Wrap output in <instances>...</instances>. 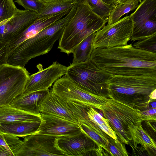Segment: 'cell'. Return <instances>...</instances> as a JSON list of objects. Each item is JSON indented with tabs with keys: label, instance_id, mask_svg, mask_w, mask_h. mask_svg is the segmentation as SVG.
Segmentation results:
<instances>
[{
	"label": "cell",
	"instance_id": "f1b7e54d",
	"mask_svg": "<svg viewBox=\"0 0 156 156\" xmlns=\"http://www.w3.org/2000/svg\"><path fill=\"white\" fill-rule=\"evenodd\" d=\"M108 144L105 152L108 156H128V154L125 145L118 139L108 136Z\"/></svg>",
	"mask_w": 156,
	"mask_h": 156
},
{
	"label": "cell",
	"instance_id": "ab89813d",
	"mask_svg": "<svg viewBox=\"0 0 156 156\" xmlns=\"http://www.w3.org/2000/svg\"><path fill=\"white\" fill-rule=\"evenodd\" d=\"M138 0L139 1V2H140L142 1V0Z\"/></svg>",
	"mask_w": 156,
	"mask_h": 156
},
{
	"label": "cell",
	"instance_id": "4fadbf2b",
	"mask_svg": "<svg viewBox=\"0 0 156 156\" xmlns=\"http://www.w3.org/2000/svg\"><path fill=\"white\" fill-rule=\"evenodd\" d=\"M38 16L33 11L17 8L12 17L0 23V44H8L37 20Z\"/></svg>",
	"mask_w": 156,
	"mask_h": 156
},
{
	"label": "cell",
	"instance_id": "5b68a950",
	"mask_svg": "<svg viewBox=\"0 0 156 156\" xmlns=\"http://www.w3.org/2000/svg\"><path fill=\"white\" fill-rule=\"evenodd\" d=\"M65 75L87 93L110 98L108 83L111 76L90 60L70 64L67 67Z\"/></svg>",
	"mask_w": 156,
	"mask_h": 156
},
{
	"label": "cell",
	"instance_id": "836d02e7",
	"mask_svg": "<svg viewBox=\"0 0 156 156\" xmlns=\"http://www.w3.org/2000/svg\"><path fill=\"white\" fill-rule=\"evenodd\" d=\"M156 108H149L141 111L143 121H156Z\"/></svg>",
	"mask_w": 156,
	"mask_h": 156
},
{
	"label": "cell",
	"instance_id": "52a82bcc",
	"mask_svg": "<svg viewBox=\"0 0 156 156\" xmlns=\"http://www.w3.org/2000/svg\"><path fill=\"white\" fill-rule=\"evenodd\" d=\"M29 76L25 67L7 63L0 65V107L9 105L23 94Z\"/></svg>",
	"mask_w": 156,
	"mask_h": 156
},
{
	"label": "cell",
	"instance_id": "3957f363",
	"mask_svg": "<svg viewBox=\"0 0 156 156\" xmlns=\"http://www.w3.org/2000/svg\"><path fill=\"white\" fill-rule=\"evenodd\" d=\"M156 89V75L140 76L113 75L108 83L109 98L141 111L150 108L155 100L149 98Z\"/></svg>",
	"mask_w": 156,
	"mask_h": 156
},
{
	"label": "cell",
	"instance_id": "8fae6325",
	"mask_svg": "<svg viewBox=\"0 0 156 156\" xmlns=\"http://www.w3.org/2000/svg\"><path fill=\"white\" fill-rule=\"evenodd\" d=\"M56 140V137L46 135L34 133L27 136L15 156H65L57 147Z\"/></svg>",
	"mask_w": 156,
	"mask_h": 156
},
{
	"label": "cell",
	"instance_id": "8992f818",
	"mask_svg": "<svg viewBox=\"0 0 156 156\" xmlns=\"http://www.w3.org/2000/svg\"><path fill=\"white\" fill-rule=\"evenodd\" d=\"M101 111L120 140L126 144L132 140L129 126L143 121L140 110L112 98H109Z\"/></svg>",
	"mask_w": 156,
	"mask_h": 156
},
{
	"label": "cell",
	"instance_id": "30bf717a",
	"mask_svg": "<svg viewBox=\"0 0 156 156\" xmlns=\"http://www.w3.org/2000/svg\"><path fill=\"white\" fill-rule=\"evenodd\" d=\"M130 16L133 23L131 41L156 33V0H143Z\"/></svg>",
	"mask_w": 156,
	"mask_h": 156
},
{
	"label": "cell",
	"instance_id": "9c48e42d",
	"mask_svg": "<svg viewBox=\"0 0 156 156\" xmlns=\"http://www.w3.org/2000/svg\"><path fill=\"white\" fill-rule=\"evenodd\" d=\"M51 90L64 100L79 103L100 110L110 98L87 93L65 74L54 83Z\"/></svg>",
	"mask_w": 156,
	"mask_h": 156
},
{
	"label": "cell",
	"instance_id": "484cf974",
	"mask_svg": "<svg viewBox=\"0 0 156 156\" xmlns=\"http://www.w3.org/2000/svg\"><path fill=\"white\" fill-rule=\"evenodd\" d=\"M138 0L112 6L113 8L108 17L107 25H110L118 21L124 15L135 9L139 5Z\"/></svg>",
	"mask_w": 156,
	"mask_h": 156
},
{
	"label": "cell",
	"instance_id": "6da1fadb",
	"mask_svg": "<svg viewBox=\"0 0 156 156\" xmlns=\"http://www.w3.org/2000/svg\"><path fill=\"white\" fill-rule=\"evenodd\" d=\"M90 60L111 76L156 75V53L132 44L93 49Z\"/></svg>",
	"mask_w": 156,
	"mask_h": 156
},
{
	"label": "cell",
	"instance_id": "7402d4cb",
	"mask_svg": "<svg viewBox=\"0 0 156 156\" xmlns=\"http://www.w3.org/2000/svg\"><path fill=\"white\" fill-rule=\"evenodd\" d=\"M96 33L87 36L76 46L72 53L73 57L72 63L83 62L90 60Z\"/></svg>",
	"mask_w": 156,
	"mask_h": 156
},
{
	"label": "cell",
	"instance_id": "ffe728a7",
	"mask_svg": "<svg viewBox=\"0 0 156 156\" xmlns=\"http://www.w3.org/2000/svg\"><path fill=\"white\" fill-rule=\"evenodd\" d=\"M129 131L132 138L134 147L136 148L137 145L140 144L141 146V150L146 151L150 155L153 154L155 155V142L144 129L141 123L130 126Z\"/></svg>",
	"mask_w": 156,
	"mask_h": 156
},
{
	"label": "cell",
	"instance_id": "5bb4252c",
	"mask_svg": "<svg viewBox=\"0 0 156 156\" xmlns=\"http://www.w3.org/2000/svg\"><path fill=\"white\" fill-rule=\"evenodd\" d=\"M36 133L56 137L76 135L81 132L79 124L56 116L41 113Z\"/></svg>",
	"mask_w": 156,
	"mask_h": 156
},
{
	"label": "cell",
	"instance_id": "cb8c5ba5",
	"mask_svg": "<svg viewBox=\"0 0 156 156\" xmlns=\"http://www.w3.org/2000/svg\"><path fill=\"white\" fill-rule=\"evenodd\" d=\"M66 101L74 116L78 120L79 124L80 122L84 123L92 127L101 135H104V132L88 118L87 111L88 107L89 106L77 102Z\"/></svg>",
	"mask_w": 156,
	"mask_h": 156
},
{
	"label": "cell",
	"instance_id": "ba28073f",
	"mask_svg": "<svg viewBox=\"0 0 156 156\" xmlns=\"http://www.w3.org/2000/svg\"><path fill=\"white\" fill-rule=\"evenodd\" d=\"M132 29L130 15L121 18L114 23L105 25L96 32L93 48H108L126 45L131 39Z\"/></svg>",
	"mask_w": 156,
	"mask_h": 156
},
{
	"label": "cell",
	"instance_id": "4316f807",
	"mask_svg": "<svg viewBox=\"0 0 156 156\" xmlns=\"http://www.w3.org/2000/svg\"><path fill=\"white\" fill-rule=\"evenodd\" d=\"M74 4H87L92 11L103 19L108 18L112 7L101 0H73Z\"/></svg>",
	"mask_w": 156,
	"mask_h": 156
},
{
	"label": "cell",
	"instance_id": "9a60e30c",
	"mask_svg": "<svg viewBox=\"0 0 156 156\" xmlns=\"http://www.w3.org/2000/svg\"><path fill=\"white\" fill-rule=\"evenodd\" d=\"M58 149L65 156L88 155L91 152L95 153L98 147L95 143L81 132L76 135L56 137Z\"/></svg>",
	"mask_w": 156,
	"mask_h": 156
},
{
	"label": "cell",
	"instance_id": "7a4b0ae2",
	"mask_svg": "<svg viewBox=\"0 0 156 156\" xmlns=\"http://www.w3.org/2000/svg\"><path fill=\"white\" fill-rule=\"evenodd\" d=\"M77 6L74 5L64 17L8 52L6 63L24 67L31 59L48 53L61 37L66 25L74 15Z\"/></svg>",
	"mask_w": 156,
	"mask_h": 156
},
{
	"label": "cell",
	"instance_id": "44dd1931",
	"mask_svg": "<svg viewBox=\"0 0 156 156\" xmlns=\"http://www.w3.org/2000/svg\"><path fill=\"white\" fill-rule=\"evenodd\" d=\"M41 116L24 112L10 105L0 107V122L16 121L40 122Z\"/></svg>",
	"mask_w": 156,
	"mask_h": 156
},
{
	"label": "cell",
	"instance_id": "f35d334b",
	"mask_svg": "<svg viewBox=\"0 0 156 156\" xmlns=\"http://www.w3.org/2000/svg\"><path fill=\"white\" fill-rule=\"evenodd\" d=\"M104 2L110 5H111L112 3L113 0H101Z\"/></svg>",
	"mask_w": 156,
	"mask_h": 156
},
{
	"label": "cell",
	"instance_id": "603a6c76",
	"mask_svg": "<svg viewBox=\"0 0 156 156\" xmlns=\"http://www.w3.org/2000/svg\"><path fill=\"white\" fill-rule=\"evenodd\" d=\"M73 1H62L45 3L38 14V20L42 19L71 9Z\"/></svg>",
	"mask_w": 156,
	"mask_h": 156
},
{
	"label": "cell",
	"instance_id": "e575fe53",
	"mask_svg": "<svg viewBox=\"0 0 156 156\" xmlns=\"http://www.w3.org/2000/svg\"><path fill=\"white\" fill-rule=\"evenodd\" d=\"M8 44H0V65L6 63Z\"/></svg>",
	"mask_w": 156,
	"mask_h": 156
},
{
	"label": "cell",
	"instance_id": "1f68e13d",
	"mask_svg": "<svg viewBox=\"0 0 156 156\" xmlns=\"http://www.w3.org/2000/svg\"><path fill=\"white\" fill-rule=\"evenodd\" d=\"M23 143V141L18 136L3 133L0 132V147L9 146L19 151Z\"/></svg>",
	"mask_w": 156,
	"mask_h": 156
},
{
	"label": "cell",
	"instance_id": "e0dca14e",
	"mask_svg": "<svg viewBox=\"0 0 156 156\" xmlns=\"http://www.w3.org/2000/svg\"><path fill=\"white\" fill-rule=\"evenodd\" d=\"M49 90L37 91L16 97L10 105L26 112L41 116V108Z\"/></svg>",
	"mask_w": 156,
	"mask_h": 156
},
{
	"label": "cell",
	"instance_id": "d6a6232c",
	"mask_svg": "<svg viewBox=\"0 0 156 156\" xmlns=\"http://www.w3.org/2000/svg\"><path fill=\"white\" fill-rule=\"evenodd\" d=\"M14 2H16L26 9L33 11L38 14L45 4L41 0H15Z\"/></svg>",
	"mask_w": 156,
	"mask_h": 156
},
{
	"label": "cell",
	"instance_id": "d6986e66",
	"mask_svg": "<svg viewBox=\"0 0 156 156\" xmlns=\"http://www.w3.org/2000/svg\"><path fill=\"white\" fill-rule=\"evenodd\" d=\"M40 122L16 121L0 122V132L16 136L25 137L36 133Z\"/></svg>",
	"mask_w": 156,
	"mask_h": 156
},
{
	"label": "cell",
	"instance_id": "2e32d148",
	"mask_svg": "<svg viewBox=\"0 0 156 156\" xmlns=\"http://www.w3.org/2000/svg\"><path fill=\"white\" fill-rule=\"evenodd\" d=\"M41 113L58 116L76 123L77 119L69 108L66 101L49 91L43 101L41 106Z\"/></svg>",
	"mask_w": 156,
	"mask_h": 156
},
{
	"label": "cell",
	"instance_id": "d590c367",
	"mask_svg": "<svg viewBox=\"0 0 156 156\" xmlns=\"http://www.w3.org/2000/svg\"><path fill=\"white\" fill-rule=\"evenodd\" d=\"M133 0H113L111 5L114 6L118 4L128 3Z\"/></svg>",
	"mask_w": 156,
	"mask_h": 156
},
{
	"label": "cell",
	"instance_id": "277c9868",
	"mask_svg": "<svg viewBox=\"0 0 156 156\" xmlns=\"http://www.w3.org/2000/svg\"><path fill=\"white\" fill-rule=\"evenodd\" d=\"M77 5L74 15L66 25L59 40L58 48L68 54L72 53L85 38L101 29L108 19L98 15L87 4Z\"/></svg>",
	"mask_w": 156,
	"mask_h": 156
},
{
	"label": "cell",
	"instance_id": "f546056e",
	"mask_svg": "<svg viewBox=\"0 0 156 156\" xmlns=\"http://www.w3.org/2000/svg\"><path fill=\"white\" fill-rule=\"evenodd\" d=\"M17 8L14 0H0V23L12 17Z\"/></svg>",
	"mask_w": 156,
	"mask_h": 156
},
{
	"label": "cell",
	"instance_id": "7c38bea8",
	"mask_svg": "<svg viewBox=\"0 0 156 156\" xmlns=\"http://www.w3.org/2000/svg\"><path fill=\"white\" fill-rule=\"evenodd\" d=\"M37 67L38 71L29 76L23 94L48 90L56 80L66 74L67 69V66L56 62L44 69L40 64Z\"/></svg>",
	"mask_w": 156,
	"mask_h": 156
},
{
	"label": "cell",
	"instance_id": "8d00e7d4",
	"mask_svg": "<svg viewBox=\"0 0 156 156\" xmlns=\"http://www.w3.org/2000/svg\"><path fill=\"white\" fill-rule=\"evenodd\" d=\"M150 98L152 100H156V89L153 91L150 94Z\"/></svg>",
	"mask_w": 156,
	"mask_h": 156
},
{
	"label": "cell",
	"instance_id": "74e56055",
	"mask_svg": "<svg viewBox=\"0 0 156 156\" xmlns=\"http://www.w3.org/2000/svg\"><path fill=\"white\" fill-rule=\"evenodd\" d=\"M44 3L62 1H73V0H41Z\"/></svg>",
	"mask_w": 156,
	"mask_h": 156
},
{
	"label": "cell",
	"instance_id": "4dcf8cb0",
	"mask_svg": "<svg viewBox=\"0 0 156 156\" xmlns=\"http://www.w3.org/2000/svg\"><path fill=\"white\" fill-rule=\"evenodd\" d=\"M136 48L156 53V33L132 44Z\"/></svg>",
	"mask_w": 156,
	"mask_h": 156
},
{
	"label": "cell",
	"instance_id": "83f0119b",
	"mask_svg": "<svg viewBox=\"0 0 156 156\" xmlns=\"http://www.w3.org/2000/svg\"><path fill=\"white\" fill-rule=\"evenodd\" d=\"M79 124L82 132L93 140L98 147H100L106 151L108 144V136L102 135L92 127L84 123L80 122Z\"/></svg>",
	"mask_w": 156,
	"mask_h": 156
},
{
	"label": "cell",
	"instance_id": "ac0fdd59",
	"mask_svg": "<svg viewBox=\"0 0 156 156\" xmlns=\"http://www.w3.org/2000/svg\"><path fill=\"white\" fill-rule=\"evenodd\" d=\"M71 9L44 19L37 20L30 26L9 42L8 44L7 52L52 23L64 17L69 12Z\"/></svg>",
	"mask_w": 156,
	"mask_h": 156
},
{
	"label": "cell",
	"instance_id": "d4e9b609",
	"mask_svg": "<svg viewBox=\"0 0 156 156\" xmlns=\"http://www.w3.org/2000/svg\"><path fill=\"white\" fill-rule=\"evenodd\" d=\"M87 112L91 121L108 135L114 139H118L116 134L110 125L108 120L103 117L94 108L88 107Z\"/></svg>",
	"mask_w": 156,
	"mask_h": 156
}]
</instances>
